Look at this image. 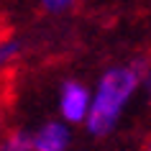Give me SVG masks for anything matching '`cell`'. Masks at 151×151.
Listing matches in <instances>:
<instances>
[{"label":"cell","mask_w":151,"mask_h":151,"mask_svg":"<svg viewBox=\"0 0 151 151\" xmlns=\"http://www.w3.org/2000/svg\"><path fill=\"white\" fill-rule=\"evenodd\" d=\"M3 126H5V108L0 103V131H3Z\"/></svg>","instance_id":"cell-7"},{"label":"cell","mask_w":151,"mask_h":151,"mask_svg":"<svg viewBox=\"0 0 151 151\" xmlns=\"http://www.w3.org/2000/svg\"><path fill=\"white\" fill-rule=\"evenodd\" d=\"M72 143L69 126L62 120H49L39 131L31 133V146L33 151H67Z\"/></svg>","instance_id":"cell-3"},{"label":"cell","mask_w":151,"mask_h":151,"mask_svg":"<svg viewBox=\"0 0 151 151\" xmlns=\"http://www.w3.org/2000/svg\"><path fill=\"white\" fill-rule=\"evenodd\" d=\"M0 151H33L31 146V131H10L3 141H0Z\"/></svg>","instance_id":"cell-4"},{"label":"cell","mask_w":151,"mask_h":151,"mask_svg":"<svg viewBox=\"0 0 151 151\" xmlns=\"http://www.w3.org/2000/svg\"><path fill=\"white\" fill-rule=\"evenodd\" d=\"M21 51H23V44H21L18 39H5V41H0V69L10 67V64L21 56Z\"/></svg>","instance_id":"cell-5"},{"label":"cell","mask_w":151,"mask_h":151,"mask_svg":"<svg viewBox=\"0 0 151 151\" xmlns=\"http://www.w3.org/2000/svg\"><path fill=\"white\" fill-rule=\"evenodd\" d=\"M41 8L49 10V13H64V10H69L77 5V0H39Z\"/></svg>","instance_id":"cell-6"},{"label":"cell","mask_w":151,"mask_h":151,"mask_svg":"<svg viewBox=\"0 0 151 151\" xmlns=\"http://www.w3.org/2000/svg\"><path fill=\"white\" fill-rule=\"evenodd\" d=\"M87 110H90V87L80 80H67L59 87V115H62V123H67V126L85 123Z\"/></svg>","instance_id":"cell-2"},{"label":"cell","mask_w":151,"mask_h":151,"mask_svg":"<svg viewBox=\"0 0 151 151\" xmlns=\"http://www.w3.org/2000/svg\"><path fill=\"white\" fill-rule=\"evenodd\" d=\"M146 85V67L138 64H120L110 67L100 74L97 87L90 92V110L85 118V126L92 136L103 138L110 136L118 128V120L123 118L126 108L136 97L138 87Z\"/></svg>","instance_id":"cell-1"}]
</instances>
